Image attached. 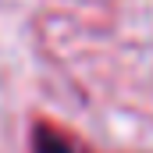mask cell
Returning a JSON list of instances; mask_svg holds the SVG:
<instances>
[{"label": "cell", "mask_w": 153, "mask_h": 153, "mask_svg": "<svg viewBox=\"0 0 153 153\" xmlns=\"http://www.w3.org/2000/svg\"><path fill=\"white\" fill-rule=\"evenodd\" d=\"M32 153H89L75 135H68L64 128L50 125V121H39L36 132H32Z\"/></svg>", "instance_id": "cell-1"}]
</instances>
